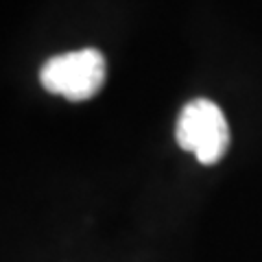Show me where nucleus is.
<instances>
[{
    "label": "nucleus",
    "instance_id": "obj_1",
    "mask_svg": "<svg viewBox=\"0 0 262 262\" xmlns=\"http://www.w3.org/2000/svg\"><path fill=\"white\" fill-rule=\"evenodd\" d=\"M107 77V63L101 51L81 48L63 55H55L44 61L39 81L51 94L63 96L72 103H83L94 98Z\"/></svg>",
    "mask_w": 262,
    "mask_h": 262
},
{
    "label": "nucleus",
    "instance_id": "obj_2",
    "mask_svg": "<svg viewBox=\"0 0 262 262\" xmlns=\"http://www.w3.org/2000/svg\"><path fill=\"white\" fill-rule=\"evenodd\" d=\"M175 140L184 151L194 153L199 164H216L229 146V127L223 110L210 98H194L179 112Z\"/></svg>",
    "mask_w": 262,
    "mask_h": 262
}]
</instances>
